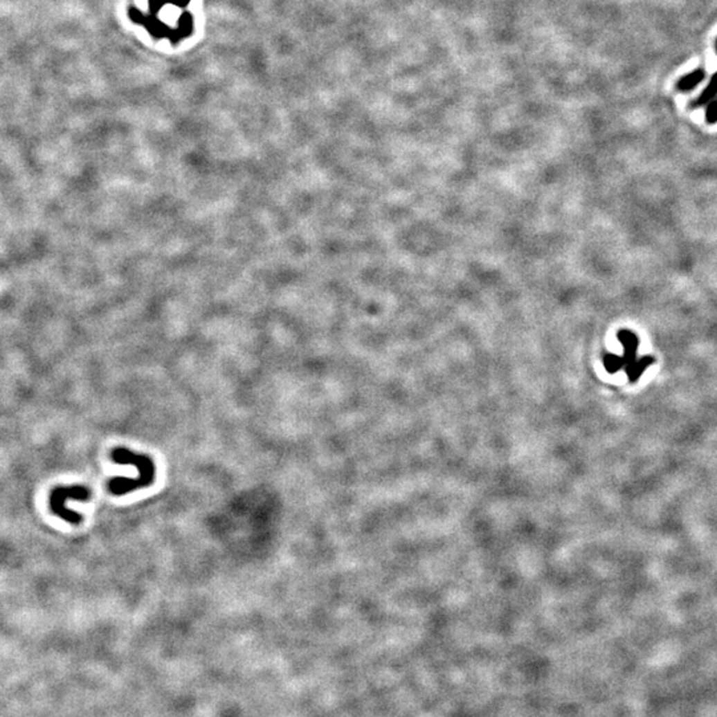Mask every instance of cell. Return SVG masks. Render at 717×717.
Masks as SVG:
<instances>
[{"instance_id":"52a82bcc","label":"cell","mask_w":717,"mask_h":717,"mask_svg":"<svg viewBox=\"0 0 717 717\" xmlns=\"http://www.w3.org/2000/svg\"><path fill=\"white\" fill-rule=\"evenodd\" d=\"M604 367L606 370L610 372V374H615L617 371H619L621 367H624V358L623 356H618V355H612V354H607L604 355L603 358Z\"/></svg>"},{"instance_id":"6da1fadb","label":"cell","mask_w":717,"mask_h":717,"mask_svg":"<svg viewBox=\"0 0 717 717\" xmlns=\"http://www.w3.org/2000/svg\"><path fill=\"white\" fill-rule=\"evenodd\" d=\"M91 496H92V491L84 485L56 487L49 494L51 511L71 525H79L82 521V514L71 510L66 506V502H69V501L85 502V501H89Z\"/></svg>"},{"instance_id":"7a4b0ae2","label":"cell","mask_w":717,"mask_h":717,"mask_svg":"<svg viewBox=\"0 0 717 717\" xmlns=\"http://www.w3.org/2000/svg\"><path fill=\"white\" fill-rule=\"evenodd\" d=\"M111 458L116 464L136 466V469L138 471V488H147L156 481V465L147 455L131 452L127 448H116L111 453Z\"/></svg>"},{"instance_id":"8992f818","label":"cell","mask_w":717,"mask_h":717,"mask_svg":"<svg viewBox=\"0 0 717 717\" xmlns=\"http://www.w3.org/2000/svg\"><path fill=\"white\" fill-rule=\"evenodd\" d=\"M653 361H655V358L647 356V358L636 360L635 363H633L631 365L626 367V371H627V375H628L630 381L633 383V381L637 380V377L642 375V374H643V371H644L648 365H651Z\"/></svg>"},{"instance_id":"277c9868","label":"cell","mask_w":717,"mask_h":717,"mask_svg":"<svg viewBox=\"0 0 717 717\" xmlns=\"http://www.w3.org/2000/svg\"><path fill=\"white\" fill-rule=\"evenodd\" d=\"M715 98H717V72L712 75L708 85L704 88V91L698 96V98L691 101L689 108L695 109V108L705 107L711 100H714Z\"/></svg>"},{"instance_id":"ba28073f","label":"cell","mask_w":717,"mask_h":717,"mask_svg":"<svg viewBox=\"0 0 717 717\" xmlns=\"http://www.w3.org/2000/svg\"><path fill=\"white\" fill-rule=\"evenodd\" d=\"M705 120L708 124H717V98L711 100L705 105Z\"/></svg>"},{"instance_id":"3957f363","label":"cell","mask_w":717,"mask_h":717,"mask_svg":"<svg viewBox=\"0 0 717 717\" xmlns=\"http://www.w3.org/2000/svg\"><path fill=\"white\" fill-rule=\"evenodd\" d=\"M618 339L624 348V367H628L636 361V350L639 345V339L634 332L628 329H620L618 332Z\"/></svg>"},{"instance_id":"9c48e42d","label":"cell","mask_w":717,"mask_h":717,"mask_svg":"<svg viewBox=\"0 0 717 717\" xmlns=\"http://www.w3.org/2000/svg\"><path fill=\"white\" fill-rule=\"evenodd\" d=\"M715 49H716V53H717V40H716V43H715Z\"/></svg>"},{"instance_id":"5b68a950","label":"cell","mask_w":717,"mask_h":717,"mask_svg":"<svg viewBox=\"0 0 717 717\" xmlns=\"http://www.w3.org/2000/svg\"><path fill=\"white\" fill-rule=\"evenodd\" d=\"M704 79H705V71L702 68H696L695 71L680 78L676 84V88L680 92H689V91L695 89Z\"/></svg>"}]
</instances>
